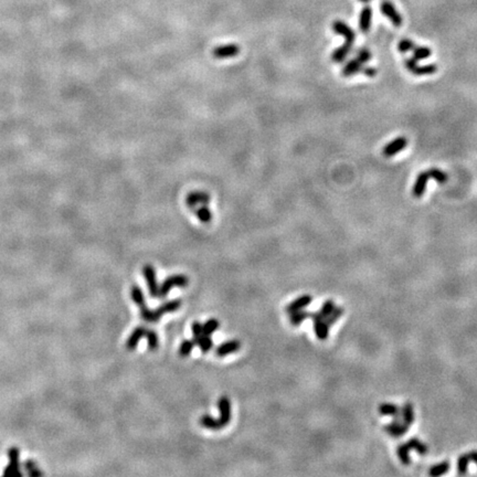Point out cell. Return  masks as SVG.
<instances>
[{
  "label": "cell",
  "mask_w": 477,
  "mask_h": 477,
  "mask_svg": "<svg viewBox=\"0 0 477 477\" xmlns=\"http://www.w3.org/2000/svg\"><path fill=\"white\" fill-rule=\"evenodd\" d=\"M335 304H334V302L332 301V299H328V301H326L325 303L323 304V306L321 308V311H319V314H321V316L325 319L327 316H329L333 313L334 309H335Z\"/></svg>",
  "instance_id": "f35d334b"
},
{
  "label": "cell",
  "mask_w": 477,
  "mask_h": 477,
  "mask_svg": "<svg viewBox=\"0 0 477 477\" xmlns=\"http://www.w3.org/2000/svg\"><path fill=\"white\" fill-rule=\"evenodd\" d=\"M142 274H144V277L146 279L147 287H148V292L151 297H158L159 296V286L158 283H157L156 279V271L152 265L146 264L144 268H142Z\"/></svg>",
  "instance_id": "277c9868"
},
{
  "label": "cell",
  "mask_w": 477,
  "mask_h": 477,
  "mask_svg": "<svg viewBox=\"0 0 477 477\" xmlns=\"http://www.w3.org/2000/svg\"><path fill=\"white\" fill-rule=\"evenodd\" d=\"M431 55H432L431 49L427 47H415L413 49V58H414L416 61L424 60V59L431 57Z\"/></svg>",
  "instance_id": "1f68e13d"
},
{
  "label": "cell",
  "mask_w": 477,
  "mask_h": 477,
  "mask_svg": "<svg viewBox=\"0 0 477 477\" xmlns=\"http://www.w3.org/2000/svg\"><path fill=\"white\" fill-rule=\"evenodd\" d=\"M131 297H132V299H133V302H134L138 307L144 306V305L146 304V303H145L144 293H142L141 289H140L138 286H137V285H134V286H132V288H131Z\"/></svg>",
  "instance_id": "4316f807"
},
{
  "label": "cell",
  "mask_w": 477,
  "mask_h": 477,
  "mask_svg": "<svg viewBox=\"0 0 477 477\" xmlns=\"http://www.w3.org/2000/svg\"><path fill=\"white\" fill-rule=\"evenodd\" d=\"M193 211H194V213L197 215V218L199 219L201 223L208 224L213 219V214H212V212H211L210 209L208 208V205H206V204L197 206V208H195Z\"/></svg>",
  "instance_id": "ffe728a7"
},
{
  "label": "cell",
  "mask_w": 477,
  "mask_h": 477,
  "mask_svg": "<svg viewBox=\"0 0 477 477\" xmlns=\"http://www.w3.org/2000/svg\"><path fill=\"white\" fill-rule=\"evenodd\" d=\"M380 10L385 16L392 22L393 26L400 27L402 24V17L400 12L397 10V8L393 6L392 2L388 0H383L380 4Z\"/></svg>",
  "instance_id": "52a82bcc"
},
{
  "label": "cell",
  "mask_w": 477,
  "mask_h": 477,
  "mask_svg": "<svg viewBox=\"0 0 477 477\" xmlns=\"http://www.w3.org/2000/svg\"><path fill=\"white\" fill-rule=\"evenodd\" d=\"M351 47H352L351 43H348V42L343 43L341 47L337 48L336 50L332 53V60L336 63L342 62L348 57L349 52L351 50Z\"/></svg>",
  "instance_id": "44dd1931"
},
{
  "label": "cell",
  "mask_w": 477,
  "mask_h": 477,
  "mask_svg": "<svg viewBox=\"0 0 477 477\" xmlns=\"http://www.w3.org/2000/svg\"><path fill=\"white\" fill-rule=\"evenodd\" d=\"M371 22H372V9L369 6L363 7L360 12V16H359V29H360V31L368 32L369 29L371 27Z\"/></svg>",
  "instance_id": "ac0fdd59"
},
{
  "label": "cell",
  "mask_w": 477,
  "mask_h": 477,
  "mask_svg": "<svg viewBox=\"0 0 477 477\" xmlns=\"http://www.w3.org/2000/svg\"><path fill=\"white\" fill-rule=\"evenodd\" d=\"M218 409L220 412L219 421L222 426H227L231 421V401L227 397H221L218 401Z\"/></svg>",
  "instance_id": "30bf717a"
},
{
  "label": "cell",
  "mask_w": 477,
  "mask_h": 477,
  "mask_svg": "<svg viewBox=\"0 0 477 477\" xmlns=\"http://www.w3.org/2000/svg\"><path fill=\"white\" fill-rule=\"evenodd\" d=\"M189 283V278L183 274H175L167 277L159 286V296L165 297L169 294L170 289L173 287H187Z\"/></svg>",
  "instance_id": "7a4b0ae2"
},
{
  "label": "cell",
  "mask_w": 477,
  "mask_h": 477,
  "mask_svg": "<svg viewBox=\"0 0 477 477\" xmlns=\"http://www.w3.org/2000/svg\"><path fill=\"white\" fill-rule=\"evenodd\" d=\"M219 328V322L215 318H211L206 321L203 325V334L205 336H210Z\"/></svg>",
  "instance_id": "d6a6232c"
},
{
  "label": "cell",
  "mask_w": 477,
  "mask_h": 477,
  "mask_svg": "<svg viewBox=\"0 0 477 477\" xmlns=\"http://www.w3.org/2000/svg\"><path fill=\"white\" fill-rule=\"evenodd\" d=\"M410 429V425L406 424L405 422L401 421H396L393 420L389 424H386L383 426V430H385L388 434L393 436V437H400L402 435H405L408 431Z\"/></svg>",
  "instance_id": "7c38bea8"
},
{
  "label": "cell",
  "mask_w": 477,
  "mask_h": 477,
  "mask_svg": "<svg viewBox=\"0 0 477 477\" xmlns=\"http://www.w3.org/2000/svg\"><path fill=\"white\" fill-rule=\"evenodd\" d=\"M241 348V342L239 341H228L223 343H221L215 349V355L218 357H225L230 355V353H233L235 351L240 350Z\"/></svg>",
  "instance_id": "5bb4252c"
},
{
  "label": "cell",
  "mask_w": 477,
  "mask_h": 477,
  "mask_svg": "<svg viewBox=\"0 0 477 477\" xmlns=\"http://www.w3.org/2000/svg\"><path fill=\"white\" fill-rule=\"evenodd\" d=\"M361 72L363 73V74L367 75V76H376L377 74V70L375 68H362Z\"/></svg>",
  "instance_id": "7bdbcfd3"
},
{
  "label": "cell",
  "mask_w": 477,
  "mask_h": 477,
  "mask_svg": "<svg viewBox=\"0 0 477 477\" xmlns=\"http://www.w3.org/2000/svg\"><path fill=\"white\" fill-rule=\"evenodd\" d=\"M24 467H26V472H27V474L28 475H30V476H39V475H42L43 473L42 472L39 470V467L38 465L34 463L33 461L31 460H29L27 461L26 463H24Z\"/></svg>",
  "instance_id": "74e56055"
},
{
  "label": "cell",
  "mask_w": 477,
  "mask_h": 477,
  "mask_svg": "<svg viewBox=\"0 0 477 477\" xmlns=\"http://www.w3.org/2000/svg\"><path fill=\"white\" fill-rule=\"evenodd\" d=\"M408 146V139L406 137H397L396 139H393L390 141L389 144H387L383 148V155L386 157H392L397 154H399L400 151L406 148Z\"/></svg>",
  "instance_id": "9c48e42d"
},
{
  "label": "cell",
  "mask_w": 477,
  "mask_h": 477,
  "mask_svg": "<svg viewBox=\"0 0 477 477\" xmlns=\"http://www.w3.org/2000/svg\"><path fill=\"white\" fill-rule=\"evenodd\" d=\"M471 462L472 460L469 453L463 454L459 457V460H457V472H459V474L461 475L466 474L467 467H469V464Z\"/></svg>",
  "instance_id": "f546056e"
},
{
  "label": "cell",
  "mask_w": 477,
  "mask_h": 477,
  "mask_svg": "<svg viewBox=\"0 0 477 477\" xmlns=\"http://www.w3.org/2000/svg\"><path fill=\"white\" fill-rule=\"evenodd\" d=\"M405 446L409 451L415 450L416 453H419L420 455L427 454V446L424 443H422V442L419 439H416V437L410 439L407 443H405Z\"/></svg>",
  "instance_id": "d4e9b609"
},
{
  "label": "cell",
  "mask_w": 477,
  "mask_h": 477,
  "mask_svg": "<svg viewBox=\"0 0 477 477\" xmlns=\"http://www.w3.org/2000/svg\"><path fill=\"white\" fill-rule=\"evenodd\" d=\"M357 58H358L359 60H360L362 63H366V62H368V61L371 59V53H370V51L368 50V49H361V50L358 51Z\"/></svg>",
  "instance_id": "60d3db41"
},
{
  "label": "cell",
  "mask_w": 477,
  "mask_h": 477,
  "mask_svg": "<svg viewBox=\"0 0 477 477\" xmlns=\"http://www.w3.org/2000/svg\"><path fill=\"white\" fill-rule=\"evenodd\" d=\"M314 332L319 341H326L329 337V326L324 319L314 322Z\"/></svg>",
  "instance_id": "603a6c76"
},
{
  "label": "cell",
  "mask_w": 477,
  "mask_h": 477,
  "mask_svg": "<svg viewBox=\"0 0 477 477\" xmlns=\"http://www.w3.org/2000/svg\"><path fill=\"white\" fill-rule=\"evenodd\" d=\"M194 347H195V343L193 341V339H191V341L186 339V341L181 342V345L179 347V355L184 358L188 357L191 353V351H193Z\"/></svg>",
  "instance_id": "d590c367"
},
{
  "label": "cell",
  "mask_w": 477,
  "mask_h": 477,
  "mask_svg": "<svg viewBox=\"0 0 477 477\" xmlns=\"http://www.w3.org/2000/svg\"><path fill=\"white\" fill-rule=\"evenodd\" d=\"M181 306V299L177 298L173 299V301L166 302L163 305H160L159 307H157L154 311H150L149 308H147L146 304L144 306L139 307L140 309V315L141 318L144 319L147 323H156L160 321V318L163 315L168 314V313H174L176 311H178Z\"/></svg>",
  "instance_id": "6da1fadb"
},
{
  "label": "cell",
  "mask_w": 477,
  "mask_h": 477,
  "mask_svg": "<svg viewBox=\"0 0 477 477\" xmlns=\"http://www.w3.org/2000/svg\"><path fill=\"white\" fill-rule=\"evenodd\" d=\"M146 331H147V329L144 326L136 327L134 331H133V333L131 334V336L129 337V339H127L126 348L129 349V350H134V349H136L140 339L145 337Z\"/></svg>",
  "instance_id": "e0dca14e"
},
{
  "label": "cell",
  "mask_w": 477,
  "mask_h": 477,
  "mask_svg": "<svg viewBox=\"0 0 477 477\" xmlns=\"http://www.w3.org/2000/svg\"><path fill=\"white\" fill-rule=\"evenodd\" d=\"M240 47L235 43L225 44V46H219L213 49L212 55L215 59H228L234 58L239 55Z\"/></svg>",
  "instance_id": "ba28073f"
},
{
  "label": "cell",
  "mask_w": 477,
  "mask_h": 477,
  "mask_svg": "<svg viewBox=\"0 0 477 477\" xmlns=\"http://www.w3.org/2000/svg\"><path fill=\"white\" fill-rule=\"evenodd\" d=\"M145 337L147 338V341H148V349H149V350L155 351L156 349L158 348V343H159L158 336H157L156 332L152 331V329H147Z\"/></svg>",
  "instance_id": "f1b7e54d"
},
{
  "label": "cell",
  "mask_w": 477,
  "mask_h": 477,
  "mask_svg": "<svg viewBox=\"0 0 477 477\" xmlns=\"http://www.w3.org/2000/svg\"><path fill=\"white\" fill-rule=\"evenodd\" d=\"M414 48H415V44L414 42L411 41L410 39H402V40L399 42V44H398V49H399V51L402 53L409 52L413 50Z\"/></svg>",
  "instance_id": "ab89813d"
},
{
  "label": "cell",
  "mask_w": 477,
  "mask_h": 477,
  "mask_svg": "<svg viewBox=\"0 0 477 477\" xmlns=\"http://www.w3.org/2000/svg\"><path fill=\"white\" fill-rule=\"evenodd\" d=\"M449 470H450V463L447 461H444L440 464L432 466L430 469L429 474L430 476H440V475L445 474Z\"/></svg>",
  "instance_id": "4dcf8cb0"
},
{
  "label": "cell",
  "mask_w": 477,
  "mask_h": 477,
  "mask_svg": "<svg viewBox=\"0 0 477 477\" xmlns=\"http://www.w3.org/2000/svg\"><path fill=\"white\" fill-rule=\"evenodd\" d=\"M410 451L407 449L405 444H401L398 446L397 449V454L399 456V459L401 461L402 464L405 465H410L411 464V459H410Z\"/></svg>",
  "instance_id": "e575fe53"
},
{
  "label": "cell",
  "mask_w": 477,
  "mask_h": 477,
  "mask_svg": "<svg viewBox=\"0 0 477 477\" xmlns=\"http://www.w3.org/2000/svg\"><path fill=\"white\" fill-rule=\"evenodd\" d=\"M312 301H313V297L311 296V295H307V294L302 295V296L297 297L296 299H295V301H293L292 303H289L287 305L286 313L292 314V313H295V312L302 311V309H304L305 307L308 306V305L312 303Z\"/></svg>",
  "instance_id": "2e32d148"
},
{
  "label": "cell",
  "mask_w": 477,
  "mask_h": 477,
  "mask_svg": "<svg viewBox=\"0 0 477 477\" xmlns=\"http://www.w3.org/2000/svg\"><path fill=\"white\" fill-rule=\"evenodd\" d=\"M333 30L336 33L341 34V37L345 38V42L351 43V44H353V42H355L356 33L347 23L342 22L341 20H337L333 23Z\"/></svg>",
  "instance_id": "8fae6325"
},
{
  "label": "cell",
  "mask_w": 477,
  "mask_h": 477,
  "mask_svg": "<svg viewBox=\"0 0 477 477\" xmlns=\"http://www.w3.org/2000/svg\"><path fill=\"white\" fill-rule=\"evenodd\" d=\"M429 179H430V176L427 174V171H423V173H420L417 175L414 186H413V189H412V195L414 198H421V197L424 195Z\"/></svg>",
  "instance_id": "4fadbf2b"
},
{
  "label": "cell",
  "mask_w": 477,
  "mask_h": 477,
  "mask_svg": "<svg viewBox=\"0 0 477 477\" xmlns=\"http://www.w3.org/2000/svg\"><path fill=\"white\" fill-rule=\"evenodd\" d=\"M427 174H429L430 178L434 179L436 183L439 184H445L447 181V175L443 170H441L439 168H431L429 171H427Z\"/></svg>",
  "instance_id": "836d02e7"
},
{
  "label": "cell",
  "mask_w": 477,
  "mask_h": 477,
  "mask_svg": "<svg viewBox=\"0 0 477 477\" xmlns=\"http://www.w3.org/2000/svg\"><path fill=\"white\" fill-rule=\"evenodd\" d=\"M308 318H311V312L303 311V309L302 311L289 314V323H291L293 326L301 325L304 321H306Z\"/></svg>",
  "instance_id": "484cf974"
},
{
  "label": "cell",
  "mask_w": 477,
  "mask_h": 477,
  "mask_svg": "<svg viewBox=\"0 0 477 477\" xmlns=\"http://www.w3.org/2000/svg\"><path fill=\"white\" fill-rule=\"evenodd\" d=\"M378 411L383 416H392L396 421L402 420V411L393 403H382L378 408Z\"/></svg>",
  "instance_id": "9a60e30c"
},
{
  "label": "cell",
  "mask_w": 477,
  "mask_h": 477,
  "mask_svg": "<svg viewBox=\"0 0 477 477\" xmlns=\"http://www.w3.org/2000/svg\"><path fill=\"white\" fill-rule=\"evenodd\" d=\"M402 421L406 424L410 425L414 422V412H413V407L411 403H406L402 408Z\"/></svg>",
  "instance_id": "83f0119b"
},
{
  "label": "cell",
  "mask_w": 477,
  "mask_h": 477,
  "mask_svg": "<svg viewBox=\"0 0 477 477\" xmlns=\"http://www.w3.org/2000/svg\"><path fill=\"white\" fill-rule=\"evenodd\" d=\"M360 2H363V3H368V2H370L371 0H359Z\"/></svg>",
  "instance_id": "ee69618b"
},
{
  "label": "cell",
  "mask_w": 477,
  "mask_h": 477,
  "mask_svg": "<svg viewBox=\"0 0 477 477\" xmlns=\"http://www.w3.org/2000/svg\"><path fill=\"white\" fill-rule=\"evenodd\" d=\"M199 423H200V425L204 427V429H208V430H220V429H223V426L222 424H221L219 419H214V417H212L211 415L209 414H204L200 417V420H199Z\"/></svg>",
  "instance_id": "7402d4cb"
},
{
  "label": "cell",
  "mask_w": 477,
  "mask_h": 477,
  "mask_svg": "<svg viewBox=\"0 0 477 477\" xmlns=\"http://www.w3.org/2000/svg\"><path fill=\"white\" fill-rule=\"evenodd\" d=\"M8 457H9V464L4 469L2 475L3 476H22L20 471V464H19V459H20V451L17 447H11L8 450Z\"/></svg>",
  "instance_id": "3957f363"
},
{
  "label": "cell",
  "mask_w": 477,
  "mask_h": 477,
  "mask_svg": "<svg viewBox=\"0 0 477 477\" xmlns=\"http://www.w3.org/2000/svg\"><path fill=\"white\" fill-rule=\"evenodd\" d=\"M210 199H211L210 195L208 193H205V191H200V190L191 191V193H189L188 196H187L186 204L189 209L194 210L199 205L208 204L210 203Z\"/></svg>",
  "instance_id": "5b68a950"
},
{
  "label": "cell",
  "mask_w": 477,
  "mask_h": 477,
  "mask_svg": "<svg viewBox=\"0 0 477 477\" xmlns=\"http://www.w3.org/2000/svg\"><path fill=\"white\" fill-rule=\"evenodd\" d=\"M343 312H345V309H343L342 307L336 306L335 309H334V311H333V313H332L331 315H329V316H327L325 319H324V321L326 322V324H327L328 326H332V325H334V324H335V323L338 321L339 317H341V315L343 314Z\"/></svg>",
  "instance_id": "8d00e7d4"
},
{
  "label": "cell",
  "mask_w": 477,
  "mask_h": 477,
  "mask_svg": "<svg viewBox=\"0 0 477 477\" xmlns=\"http://www.w3.org/2000/svg\"><path fill=\"white\" fill-rule=\"evenodd\" d=\"M191 332H193V337H198L203 335V325L199 322H194L191 325Z\"/></svg>",
  "instance_id": "b9f144b4"
},
{
  "label": "cell",
  "mask_w": 477,
  "mask_h": 477,
  "mask_svg": "<svg viewBox=\"0 0 477 477\" xmlns=\"http://www.w3.org/2000/svg\"><path fill=\"white\" fill-rule=\"evenodd\" d=\"M365 65V63H362L359 59L356 57L355 59H352V60L349 61L347 65L343 67L342 68V71H341V74L343 76H351V75H355L357 74L358 72H360L362 70V66Z\"/></svg>",
  "instance_id": "d6986e66"
},
{
  "label": "cell",
  "mask_w": 477,
  "mask_h": 477,
  "mask_svg": "<svg viewBox=\"0 0 477 477\" xmlns=\"http://www.w3.org/2000/svg\"><path fill=\"white\" fill-rule=\"evenodd\" d=\"M193 341L195 346H198L203 352H208L210 349L213 347L212 339L210 338V336L204 335V334L198 337H193Z\"/></svg>",
  "instance_id": "cb8c5ba5"
},
{
  "label": "cell",
  "mask_w": 477,
  "mask_h": 477,
  "mask_svg": "<svg viewBox=\"0 0 477 477\" xmlns=\"http://www.w3.org/2000/svg\"><path fill=\"white\" fill-rule=\"evenodd\" d=\"M405 66L408 70L414 75H430V74H434V73L437 71V67L435 65H427L424 67H419L417 66V61L414 58L406 60Z\"/></svg>",
  "instance_id": "8992f818"
}]
</instances>
